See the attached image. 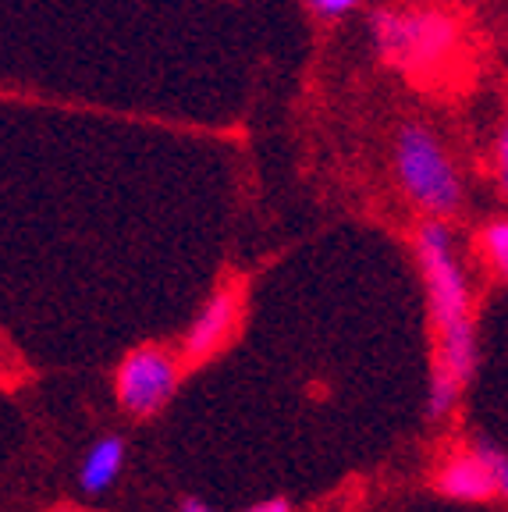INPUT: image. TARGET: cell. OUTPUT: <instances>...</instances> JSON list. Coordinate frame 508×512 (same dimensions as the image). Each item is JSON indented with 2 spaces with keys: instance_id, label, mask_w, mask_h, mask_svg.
I'll return each instance as SVG.
<instances>
[{
  "instance_id": "cell-2",
  "label": "cell",
  "mask_w": 508,
  "mask_h": 512,
  "mask_svg": "<svg viewBox=\"0 0 508 512\" xmlns=\"http://www.w3.org/2000/svg\"><path fill=\"white\" fill-rule=\"evenodd\" d=\"M395 171L405 196L420 210H427L430 221L455 214L462 203V182L455 175L441 139L427 125H402L395 136Z\"/></svg>"
},
{
  "instance_id": "cell-6",
  "label": "cell",
  "mask_w": 508,
  "mask_h": 512,
  "mask_svg": "<svg viewBox=\"0 0 508 512\" xmlns=\"http://www.w3.org/2000/svg\"><path fill=\"white\" fill-rule=\"evenodd\" d=\"M235 324H239V285H221L199 310V317L192 320L189 335L182 342V356L189 363H203L228 342Z\"/></svg>"
},
{
  "instance_id": "cell-8",
  "label": "cell",
  "mask_w": 508,
  "mask_h": 512,
  "mask_svg": "<svg viewBox=\"0 0 508 512\" xmlns=\"http://www.w3.org/2000/svg\"><path fill=\"white\" fill-rule=\"evenodd\" d=\"M480 249H484V260L494 264V271L505 278L508 271V224L505 221H491L480 235Z\"/></svg>"
},
{
  "instance_id": "cell-11",
  "label": "cell",
  "mask_w": 508,
  "mask_h": 512,
  "mask_svg": "<svg viewBox=\"0 0 508 512\" xmlns=\"http://www.w3.org/2000/svg\"><path fill=\"white\" fill-rule=\"evenodd\" d=\"M182 512H214L207 502H199V498H185L182 502Z\"/></svg>"
},
{
  "instance_id": "cell-7",
  "label": "cell",
  "mask_w": 508,
  "mask_h": 512,
  "mask_svg": "<svg viewBox=\"0 0 508 512\" xmlns=\"http://www.w3.org/2000/svg\"><path fill=\"white\" fill-rule=\"evenodd\" d=\"M121 466H125V438L107 434V438L93 441V448L86 452L82 470H79L82 491H86V495H104L114 480H118Z\"/></svg>"
},
{
  "instance_id": "cell-13",
  "label": "cell",
  "mask_w": 508,
  "mask_h": 512,
  "mask_svg": "<svg viewBox=\"0 0 508 512\" xmlns=\"http://www.w3.org/2000/svg\"><path fill=\"white\" fill-rule=\"evenodd\" d=\"M50 512H89V509H82V505H54Z\"/></svg>"
},
{
  "instance_id": "cell-12",
  "label": "cell",
  "mask_w": 508,
  "mask_h": 512,
  "mask_svg": "<svg viewBox=\"0 0 508 512\" xmlns=\"http://www.w3.org/2000/svg\"><path fill=\"white\" fill-rule=\"evenodd\" d=\"M505 160H508V139L501 136L498 139V171H501V175H505Z\"/></svg>"
},
{
  "instance_id": "cell-3",
  "label": "cell",
  "mask_w": 508,
  "mask_h": 512,
  "mask_svg": "<svg viewBox=\"0 0 508 512\" xmlns=\"http://www.w3.org/2000/svg\"><path fill=\"white\" fill-rule=\"evenodd\" d=\"M381 57L402 68L434 64L452 50L455 25L437 11H377L370 18Z\"/></svg>"
},
{
  "instance_id": "cell-5",
  "label": "cell",
  "mask_w": 508,
  "mask_h": 512,
  "mask_svg": "<svg viewBox=\"0 0 508 512\" xmlns=\"http://www.w3.org/2000/svg\"><path fill=\"white\" fill-rule=\"evenodd\" d=\"M437 491L455 502H491L508 491V459L498 445L480 441L469 452L448 459L434 477Z\"/></svg>"
},
{
  "instance_id": "cell-4",
  "label": "cell",
  "mask_w": 508,
  "mask_h": 512,
  "mask_svg": "<svg viewBox=\"0 0 508 512\" xmlns=\"http://www.w3.org/2000/svg\"><path fill=\"white\" fill-rule=\"evenodd\" d=\"M178 388V360L160 345H139L121 360L114 392L132 420H150L171 402Z\"/></svg>"
},
{
  "instance_id": "cell-9",
  "label": "cell",
  "mask_w": 508,
  "mask_h": 512,
  "mask_svg": "<svg viewBox=\"0 0 508 512\" xmlns=\"http://www.w3.org/2000/svg\"><path fill=\"white\" fill-rule=\"evenodd\" d=\"M306 8L320 18H342L352 8H359V0H306Z\"/></svg>"
},
{
  "instance_id": "cell-1",
  "label": "cell",
  "mask_w": 508,
  "mask_h": 512,
  "mask_svg": "<svg viewBox=\"0 0 508 512\" xmlns=\"http://www.w3.org/2000/svg\"><path fill=\"white\" fill-rule=\"evenodd\" d=\"M423 281L434 317V367H430V399L427 416L445 420L459 402L462 388L477 370V324L469 306V285L459 260L452 253V235L441 221H427L416 235Z\"/></svg>"
},
{
  "instance_id": "cell-10",
  "label": "cell",
  "mask_w": 508,
  "mask_h": 512,
  "mask_svg": "<svg viewBox=\"0 0 508 512\" xmlns=\"http://www.w3.org/2000/svg\"><path fill=\"white\" fill-rule=\"evenodd\" d=\"M246 512H292V505H288L285 498H270V502H260V505H253V509H246Z\"/></svg>"
},
{
  "instance_id": "cell-14",
  "label": "cell",
  "mask_w": 508,
  "mask_h": 512,
  "mask_svg": "<svg viewBox=\"0 0 508 512\" xmlns=\"http://www.w3.org/2000/svg\"><path fill=\"white\" fill-rule=\"evenodd\" d=\"M4 363H8V352H4V345H0V370H4Z\"/></svg>"
}]
</instances>
